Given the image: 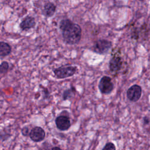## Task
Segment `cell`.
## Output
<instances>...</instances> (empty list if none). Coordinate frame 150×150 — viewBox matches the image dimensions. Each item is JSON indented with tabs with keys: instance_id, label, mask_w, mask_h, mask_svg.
Returning a JSON list of instances; mask_svg holds the SVG:
<instances>
[{
	"instance_id": "cell-14",
	"label": "cell",
	"mask_w": 150,
	"mask_h": 150,
	"mask_svg": "<svg viewBox=\"0 0 150 150\" xmlns=\"http://www.w3.org/2000/svg\"><path fill=\"white\" fill-rule=\"evenodd\" d=\"M102 150H115V146L112 142H108Z\"/></svg>"
},
{
	"instance_id": "cell-9",
	"label": "cell",
	"mask_w": 150,
	"mask_h": 150,
	"mask_svg": "<svg viewBox=\"0 0 150 150\" xmlns=\"http://www.w3.org/2000/svg\"><path fill=\"white\" fill-rule=\"evenodd\" d=\"M35 20L32 16H26L20 23V28L23 30H28L35 25Z\"/></svg>"
},
{
	"instance_id": "cell-7",
	"label": "cell",
	"mask_w": 150,
	"mask_h": 150,
	"mask_svg": "<svg viewBox=\"0 0 150 150\" xmlns=\"http://www.w3.org/2000/svg\"><path fill=\"white\" fill-rule=\"evenodd\" d=\"M30 138L35 142L42 141L45 137V132L43 128L39 127H35L30 132Z\"/></svg>"
},
{
	"instance_id": "cell-5",
	"label": "cell",
	"mask_w": 150,
	"mask_h": 150,
	"mask_svg": "<svg viewBox=\"0 0 150 150\" xmlns=\"http://www.w3.org/2000/svg\"><path fill=\"white\" fill-rule=\"evenodd\" d=\"M142 96V88L141 86L134 84L131 86L127 91L128 99L132 102H137L139 100Z\"/></svg>"
},
{
	"instance_id": "cell-16",
	"label": "cell",
	"mask_w": 150,
	"mask_h": 150,
	"mask_svg": "<svg viewBox=\"0 0 150 150\" xmlns=\"http://www.w3.org/2000/svg\"><path fill=\"white\" fill-rule=\"evenodd\" d=\"M144 123H145V124H148L149 122V120L148 118H146V117L144 118Z\"/></svg>"
},
{
	"instance_id": "cell-17",
	"label": "cell",
	"mask_w": 150,
	"mask_h": 150,
	"mask_svg": "<svg viewBox=\"0 0 150 150\" xmlns=\"http://www.w3.org/2000/svg\"><path fill=\"white\" fill-rule=\"evenodd\" d=\"M52 150H62V149H60V148H59V147H54V148H52Z\"/></svg>"
},
{
	"instance_id": "cell-3",
	"label": "cell",
	"mask_w": 150,
	"mask_h": 150,
	"mask_svg": "<svg viewBox=\"0 0 150 150\" xmlns=\"http://www.w3.org/2000/svg\"><path fill=\"white\" fill-rule=\"evenodd\" d=\"M112 47V42L106 39H99L97 40L94 45L93 50L98 54H103L107 53Z\"/></svg>"
},
{
	"instance_id": "cell-6",
	"label": "cell",
	"mask_w": 150,
	"mask_h": 150,
	"mask_svg": "<svg viewBox=\"0 0 150 150\" xmlns=\"http://www.w3.org/2000/svg\"><path fill=\"white\" fill-rule=\"evenodd\" d=\"M57 128L61 131L67 130L71 125L70 119L65 115L58 116L55 120Z\"/></svg>"
},
{
	"instance_id": "cell-1",
	"label": "cell",
	"mask_w": 150,
	"mask_h": 150,
	"mask_svg": "<svg viewBox=\"0 0 150 150\" xmlns=\"http://www.w3.org/2000/svg\"><path fill=\"white\" fill-rule=\"evenodd\" d=\"M64 41L68 45H75L81 38V28L69 19H62L59 23Z\"/></svg>"
},
{
	"instance_id": "cell-15",
	"label": "cell",
	"mask_w": 150,
	"mask_h": 150,
	"mask_svg": "<svg viewBox=\"0 0 150 150\" xmlns=\"http://www.w3.org/2000/svg\"><path fill=\"white\" fill-rule=\"evenodd\" d=\"M28 132H29V128L27 127H24L22 129V133L25 136H26L28 134Z\"/></svg>"
},
{
	"instance_id": "cell-10",
	"label": "cell",
	"mask_w": 150,
	"mask_h": 150,
	"mask_svg": "<svg viewBox=\"0 0 150 150\" xmlns=\"http://www.w3.org/2000/svg\"><path fill=\"white\" fill-rule=\"evenodd\" d=\"M56 12V6L52 2H47L44 5L43 14L47 17L52 16Z\"/></svg>"
},
{
	"instance_id": "cell-8",
	"label": "cell",
	"mask_w": 150,
	"mask_h": 150,
	"mask_svg": "<svg viewBox=\"0 0 150 150\" xmlns=\"http://www.w3.org/2000/svg\"><path fill=\"white\" fill-rule=\"evenodd\" d=\"M122 67V60L119 56H114L110 60L109 69L113 73H118Z\"/></svg>"
},
{
	"instance_id": "cell-12",
	"label": "cell",
	"mask_w": 150,
	"mask_h": 150,
	"mask_svg": "<svg viewBox=\"0 0 150 150\" xmlns=\"http://www.w3.org/2000/svg\"><path fill=\"white\" fill-rule=\"evenodd\" d=\"M74 92H75V88L74 87H71V88L65 90L63 94V99L64 100L69 99L70 98L73 97V95L74 94Z\"/></svg>"
},
{
	"instance_id": "cell-2",
	"label": "cell",
	"mask_w": 150,
	"mask_h": 150,
	"mask_svg": "<svg viewBox=\"0 0 150 150\" xmlns=\"http://www.w3.org/2000/svg\"><path fill=\"white\" fill-rule=\"evenodd\" d=\"M77 71V67L71 65L62 66L53 71L57 79H65L73 76Z\"/></svg>"
},
{
	"instance_id": "cell-4",
	"label": "cell",
	"mask_w": 150,
	"mask_h": 150,
	"mask_svg": "<svg viewBox=\"0 0 150 150\" xmlns=\"http://www.w3.org/2000/svg\"><path fill=\"white\" fill-rule=\"evenodd\" d=\"M114 87V84L110 77L105 76L100 79L98 83V88L102 94H108L111 93Z\"/></svg>"
},
{
	"instance_id": "cell-11",
	"label": "cell",
	"mask_w": 150,
	"mask_h": 150,
	"mask_svg": "<svg viewBox=\"0 0 150 150\" xmlns=\"http://www.w3.org/2000/svg\"><path fill=\"white\" fill-rule=\"evenodd\" d=\"M11 52V46L4 42H0V56H6Z\"/></svg>"
},
{
	"instance_id": "cell-13",
	"label": "cell",
	"mask_w": 150,
	"mask_h": 150,
	"mask_svg": "<svg viewBox=\"0 0 150 150\" xmlns=\"http://www.w3.org/2000/svg\"><path fill=\"white\" fill-rule=\"evenodd\" d=\"M9 69V64L8 63L6 62H3L0 64V73H6Z\"/></svg>"
}]
</instances>
